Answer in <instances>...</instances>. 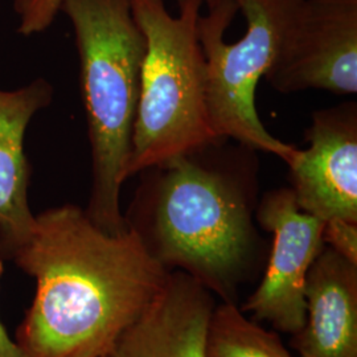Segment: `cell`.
I'll use <instances>...</instances> for the list:
<instances>
[{"label":"cell","mask_w":357,"mask_h":357,"mask_svg":"<svg viewBox=\"0 0 357 357\" xmlns=\"http://www.w3.org/2000/svg\"><path fill=\"white\" fill-rule=\"evenodd\" d=\"M8 259L36 280L15 337L26 357L105 356L169 274L134 230L107 233L73 204L38 213Z\"/></svg>","instance_id":"6da1fadb"},{"label":"cell","mask_w":357,"mask_h":357,"mask_svg":"<svg viewBox=\"0 0 357 357\" xmlns=\"http://www.w3.org/2000/svg\"><path fill=\"white\" fill-rule=\"evenodd\" d=\"M228 139L142 171L125 221L168 270L231 302L252 262L258 159Z\"/></svg>","instance_id":"7a4b0ae2"},{"label":"cell","mask_w":357,"mask_h":357,"mask_svg":"<svg viewBox=\"0 0 357 357\" xmlns=\"http://www.w3.org/2000/svg\"><path fill=\"white\" fill-rule=\"evenodd\" d=\"M79 56V82L90 150L91 191L85 208L101 229L128 230L121 190L141 93L146 38L131 0H63Z\"/></svg>","instance_id":"3957f363"},{"label":"cell","mask_w":357,"mask_h":357,"mask_svg":"<svg viewBox=\"0 0 357 357\" xmlns=\"http://www.w3.org/2000/svg\"><path fill=\"white\" fill-rule=\"evenodd\" d=\"M202 6L200 0H183L172 16L165 0H131L146 54L126 180L225 141L213 132L208 115L205 59L197 38Z\"/></svg>","instance_id":"277c9868"},{"label":"cell","mask_w":357,"mask_h":357,"mask_svg":"<svg viewBox=\"0 0 357 357\" xmlns=\"http://www.w3.org/2000/svg\"><path fill=\"white\" fill-rule=\"evenodd\" d=\"M303 0H217L199 15L209 122L220 139L273 153L289 165L296 149L268 134L255 106L259 79L274 64Z\"/></svg>","instance_id":"5b68a950"},{"label":"cell","mask_w":357,"mask_h":357,"mask_svg":"<svg viewBox=\"0 0 357 357\" xmlns=\"http://www.w3.org/2000/svg\"><path fill=\"white\" fill-rule=\"evenodd\" d=\"M265 78L280 93H357V0H303Z\"/></svg>","instance_id":"8992f818"},{"label":"cell","mask_w":357,"mask_h":357,"mask_svg":"<svg viewBox=\"0 0 357 357\" xmlns=\"http://www.w3.org/2000/svg\"><path fill=\"white\" fill-rule=\"evenodd\" d=\"M257 220L273 234V245L265 275L243 311L296 335L306 320L308 270L324 248V221L303 212L291 188L268 192L258 204Z\"/></svg>","instance_id":"52a82bcc"},{"label":"cell","mask_w":357,"mask_h":357,"mask_svg":"<svg viewBox=\"0 0 357 357\" xmlns=\"http://www.w3.org/2000/svg\"><path fill=\"white\" fill-rule=\"evenodd\" d=\"M305 135L308 149L287 165L296 204L321 221L357 222L356 102L315 112Z\"/></svg>","instance_id":"ba28073f"},{"label":"cell","mask_w":357,"mask_h":357,"mask_svg":"<svg viewBox=\"0 0 357 357\" xmlns=\"http://www.w3.org/2000/svg\"><path fill=\"white\" fill-rule=\"evenodd\" d=\"M215 307L200 282L169 270L162 290L103 357H206Z\"/></svg>","instance_id":"9c48e42d"},{"label":"cell","mask_w":357,"mask_h":357,"mask_svg":"<svg viewBox=\"0 0 357 357\" xmlns=\"http://www.w3.org/2000/svg\"><path fill=\"white\" fill-rule=\"evenodd\" d=\"M53 93L45 78L17 89H0V255L6 261L35 228L36 216L28 203L32 167L24 139L33 116L51 105Z\"/></svg>","instance_id":"30bf717a"},{"label":"cell","mask_w":357,"mask_h":357,"mask_svg":"<svg viewBox=\"0 0 357 357\" xmlns=\"http://www.w3.org/2000/svg\"><path fill=\"white\" fill-rule=\"evenodd\" d=\"M301 357H357V265L324 245L307 275Z\"/></svg>","instance_id":"8fae6325"},{"label":"cell","mask_w":357,"mask_h":357,"mask_svg":"<svg viewBox=\"0 0 357 357\" xmlns=\"http://www.w3.org/2000/svg\"><path fill=\"white\" fill-rule=\"evenodd\" d=\"M206 357H294L275 335L248 319L233 302L215 307Z\"/></svg>","instance_id":"7c38bea8"},{"label":"cell","mask_w":357,"mask_h":357,"mask_svg":"<svg viewBox=\"0 0 357 357\" xmlns=\"http://www.w3.org/2000/svg\"><path fill=\"white\" fill-rule=\"evenodd\" d=\"M63 0H13V13L17 19V32L33 36L45 32L56 20ZM183 0H178V3Z\"/></svg>","instance_id":"4fadbf2b"},{"label":"cell","mask_w":357,"mask_h":357,"mask_svg":"<svg viewBox=\"0 0 357 357\" xmlns=\"http://www.w3.org/2000/svg\"><path fill=\"white\" fill-rule=\"evenodd\" d=\"M323 243L335 253L357 265V222L330 218L323 225Z\"/></svg>","instance_id":"5bb4252c"},{"label":"cell","mask_w":357,"mask_h":357,"mask_svg":"<svg viewBox=\"0 0 357 357\" xmlns=\"http://www.w3.org/2000/svg\"><path fill=\"white\" fill-rule=\"evenodd\" d=\"M4 257L0 255V280L4 271ZM0 357H26L17 343L10 337L4 326L0 321Z\"/></svg>","instance_id":"9a60e30c"},{"label":"cell","mask_w":357,"mask_h":357,"mask_svg":"<svg viewBox=\"0 0 357 357\" xmlns=\"http://www.w3.org/2000/svg\"><path fill=\"white\" fill-rule=\"evenodd\" d=\"M203 4H205L206 7L208 6H211V4H213V3H216L217 0H200Z\"/></svg>","instance_id":"2e32d148"}]
</instances>
